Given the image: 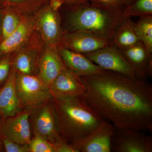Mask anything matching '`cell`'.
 Instances as JSON below:
<instances>
[{
  "label": "cell",
  "instance_id": "obj_3",
  "mask_svg": "<svg viewBox=\"0 0 152 152\" xmlns=\"http://www.w3.org/2000/svg\"><path fill=\"white\" fill-rule=\"evenodd\" d=\"M69 7L64 27L68 32L91 33L110 42L116 31L125 18L124 9H110L94 4L87 1Z\"/></svg>",
  "mask_w": 152,
  "mask_h": 152
},
{
  "label": "cell",
  "instance_id": "obj_13",
  "mask_svg": "<svg viewBox=\"0 0 152 152\" xmlns=\"http://www.w3.org/2000/svg\"><path fill=\"white\" fill-rule=\"evenodd\" d=\"M57 48L66 67L76 75L86 77L101 73L104 70L83 54L62 47Z\"/></svg>",
  "mask_w": 152,
  "mask_h": 152
},
{
  "label": "cell",
  "instance_id": "obj_30",
  "mask_svg": "<svg viewBox=\"0 0 152 152\" xmlns=\"http://www.w3.org/2000/svg\"><path fill=\"white\" fill-rule=\"evenodd\" d=\"M64 2V4L71 5L83 2L88 0H62Z\"/></svg>",
  "mask_w": 152,
  "mask_h": 152
},
{
  "label": "cell",
  "instance_id": "obj_9",
  "mask_svg": "<svg viewBox=\"0 0 152 152\" xmlns=\"http://www.w3.org/2000/svg\"><path fill=\"white\" fill-rule=\"evenodd\" d=\"M110 45L109 41L91 33L63 31L58 46L85 54Z\"/></svg>",
  "mask_w": 152,
  "mask_h": 152
},
{
  "label": "cell",
  "instance_id": "obj_20",
  "mask_svg": "<svg viewBox=\"0 0 152 152\" xmlns=\"http://www.w3.org/2000/svg\"><path fill=\"white\" fill-rule=\"evenodd\" d=\"M22 12L8 7H4L2 13L0 41L12 34L21 22Z\"/></svg>",
  "mask_w": 152,
  "mask_h": 152
},
{
  "label": "cell",
  "instance_id": "obj_4",
  "mask_svg": "<svg viewBox=\"0 0 152 152\" xmlns=\"http://www.w3.org/2000/svg\"><path fill=\"white\" fill-rule=\"evenodd\" d=\"M16 88L22 108H36L52 99L48 88L37 76L17 72Z\"/></svg>",
  "mask_w": 152,
  "mask_h": 152
},
{
  "label": "cell",
  "instance_id": "obj_16",
  "mask_svg": "<svg viewBox=\"0 0 152 152\" xmlns=\"http://www.w3.org/2000/svg\"><path fill=\"white\" fill-rule=\"evenodd\" d=\"M16 70L12 66L8 77L0 90V114L5 118L17 115L22 108L16 88Z\"/></svg>",
  "mask_w": 152,
  "mask_h": 152
},
{
  "label": "cell",
  "instance_id": "obj_29",
  "mask_svg": "<svg viewBox=\"0 0 152 152\" xmlns=\"http://www.w3.org/2000/svg\"><path fill=\"white\" fill-rule=\"evenodd\" d=\"M49 4L53 10L59 12L64 2L62 0H50Z\"/></svg>",
  "mask_w": 152,
  "mask_h": 152
},
{
  "label": "cell",
  "instance_id": "obj_21",
  "mask_svg": "<svg viewBox=\"0 0 152 152\" xmlns=\"http://www.w3.org/2000/svg\"><path fill=\"white\" fill-rule=\"evenodd\" d=\"M134 28L140 42L152 54V15L140 17L134 23Z\"/></svg>",
  "mask_w": 152,
  "mask_h": 152
},
{
  "label": "cell",
  "instance_id": "obj_31",
  "mask_svg": "<svg viewBox=\"0 0 152 152\" xmlns=\"http://www.w3.org/2000/svg\"><path fill=\"white\" fill-rule=\"evenodd\" d=\"M4 6L0 4V30H1V22L2 13Z\"/></svg>",
  "mask_w": 152,
  "mask_h": 152
},
{
  "label": "cell",
  "instance_id": "obj_10",
  "mask_svg": "<svg viewBox=\"0 0 152 152\" xmlns=\"http://www.w3.org/2000/svg\"><path fill=\"white\" fill-rule=\"evenodd\" d=\"M48 90L52 98L64 99L83 96L86 88L80 77L67 68L53 81Z\"/></svg>",
  "mask_w": 152,
  "mask_h": 152
},
{
  "label": "cell",
  "instance_id": "obj_2",
  "mask_svg": "<svg viewBox=\"0 0 152 152\" xmlns=\"http://www.w3.org/2000/svg\"><path fill=\"white\" fill-rule=\"evenodd\" d=\"M61 138L80 149L104 120L88 105L82 96L64 99L52 98Z\"/></svg>",
  "mask_w": 152,
  "mask_h": 152
},
{
  "label": "cell",
  "instance_id": "obj_5",
  "mask_svg": "<svg viewBox=\"0 0 152 152\" xmlns=\"http://www.w3.org/2000/svg\"><path fill=\"white\" fill-rule=\"evenodd\" d=\"M152 152V137L132 128L114 126L111 152Z\"/></svg>",
  "mask_w": 152,
  "mask_h": 152
},
{
  "label": "cell",
  "instance_id": "obj_1",
  "mask_svg": "<svg viewBox=\"0 0 152 152\" xmlns=\"http://www.w3.org/2000/svg\"><path fill=\"white\" fill-rule=\"evenodd\" d=\"M82 96L104 119L118 128L152 131V86L145 80L104 70L80 77Z\"/></svg>",
  "mask_w": 152,
  "mask_h": 152
},
{
  "label": "cell",
  "instance_id": "obj_23",
  "mask_svg": "<svg viewBox=\"0 0 152 152\" xmlns=\"http://www.w3.org/2000/svg\"><path fill=\"white\" fill-rule=\"evenodd\" d=\"M50 0H0V4L18 10L23 13L38 10Z\"/></svg>",
  "mask_w": 152,
  "mask_h": 152
},
{
  "label": "cell",
  "instance_id": "obj_7",
  "mask_svg": "<svg viewBox=\"0 0 152 152\" xmlns=\"http://www.w3.org/2000/svg\"><path fill=\"white\" fill-rule=\"evenodd\" d=\"M35 109L37 110L34 112L32 124L34 135L39 136L52 144L63 140L58 130L52 99Z\"/></svg>",
  "mask_w": 152,
  "mask_h": 152
},
{
  "label": "cell",
  "instance_id": "obj_28",
  "mask_svg": "<svg viewBox=\"0 0 152 152\" xmlns=\"http://www.w3.org/2000/svg\"><path fill=\"white\" fill-rule=\"evenodd\" d=\"M53 145L54 152H79L74 146L64 140Z\"/></svg>",
  "mask_w": 152,
  "mask_h": 152
},
{
  "label": "cell",
  "instance_id": "obj_25",
  "mask_svg": "<svg viewBox=\"0 0 152 152\" xmlns=\"http://www.w3.org/2000/svg\"><path fill=\"white\" fill-rule=\"evenodd\" d=\"M135 0H96V4L110 9H124Z\"/></svg>",
  "mask_w": 152,
  "mask_h": 152
},
{
  "label": "cell",
  "instance_id": "obj_15",
  "mask_svg": "<svg viewBox=\"0 0 152 152\" xmlns=\"http://www.w3.org/2000/svg\"><path fill=\"white\" fill-rule=\"evenodd\" d=\"M137 75L145 80L152 76V54L150 53L141 42L132 47L120 50Z\"/></svg>",
  "mask_w": 152,
  "mask_h": 152
},
{
  "label": "cell",
  "instance_id": "obj_17",
  "mask_svg": "<svg viewBox=\"0 0 152 152\" xmlns=\"http://www.w3.org/2000/svg\"><path fill=\"white\" fill-rule=\"evenodd\" d=\"M26 45L16 52L14 57L12 58V66L17 72L37 76L39 58L42 50H40L38 46H28Z\"/></svg>",
  "mask_w": 152,
  "mask_h": 152
},
{
  "label": "cell",
  "instance_id": "obj_11",
  "mask_svg": "<svg viewBox=\"0 0 152 152\" xmlns=\"http://www.w3.org/2000/svg\"><path fill=\"white\" fill-rule=\"evenodd\" d=\"M66 69L57 47L45 45L41 50L37 75L44 86L48 88L53 81Z\"/></svg>",
  "mask_w": 152,
  "mask_h": 152
},
{
  "label": "cell",
  "instance_id": "obj_12",
  "mask_svg": "<svg viewBox=\"0 0 152 152\" xmlns=\"http://www.w3.org/2000/svg\"><path fill=\"white\" fill-rule=\"evenodd\" d=\"M36 28L35 18L23 16L20 26L12 34L0 41V58L11 55L25 46Z\"/></svg>",
  "mask_w": 152,
  "mask_h": 152
},
{
  "label": "cell",
  "instance_id": "obj_22",
  "mask_svg": "<svg viewBox=\"0 0 152 152\" xmlns=\"http://www.w3.org/2000/svg\"><path fill=\"white\" fill-rule=\"evenodd\" d=\"M125 17L152 15V0H135L123 10Z\"/></svg>",
  "mask_w": 152,
  "mask_h": 152
},
{
  "label": "cell",
  "instance_id": "obj_32",
  "mask_svg": "<svg viewBox=\"0 0 152 152\" xmlns=\"http://www.w3.org/2000/svg\"><path fill=\"white\" fill-rule=\"evenodd\" d=\"M89 1L92 3V4H96V0H88Z\"/></svg>",
  "mask_w": 152,
  "mask_h": 152
},
{
  "label": "cell",
  "instance_id": "obj_27",
  "mask_svg": "<svg viewBox=\"0 0 152 152\" xmlns=\"http://www.w3.org/2000/svg\"><path fill=\"white\" fill-rule=\"evenodd\" d=\"M3 143L7 152H30L28 144H19L5 137L3 140Z\"/></svg>",
  "mask_w": 152,
  "mask_h": 152
},
{
  "label": "cell",
  "instance_id": "obj_26",
  "mask_svg": "<svg viewBox=\"0 0 152 152\" xmlns=\"http://www.w3.org/2000/svg\"><path fill=\"white\" fill-rule=\"evenodd\" d=\"M12 65V57L11 55L0 58V83L6 81L10 74Z\"/></svg>",
  "mask_w": 152,
  "mask_h": 152
},
{
  "label": "cell",
  "instance_id": "obj_14",
  "mask_svg": "<svg viewBox=\"0 0 152 152\" xmlns=\"http://www.w3.org/2000/svg\"><path fill=\"white\" fill-rule=\"evenodd\" d=\"M29 118L28 112H20L9 117L3 126L2 132L5 137L19 144H28L31 139Z\"/></svg>",
  "mask_w": 152,
  "mask_h": 152
},
{
  "label": "cell",
  "instance_id": "obj_24",
  "mask_svg": "<svg viewBox=\"0 0 152 152\" xmlns=\"http://www.w3.org/2000/svg\"><path fill=\"white\" fill-rule=\"evenodd\" d=\"M28 146L30 152H54L53 144L39 136H34Z\"/></svg>",
  "mask_w": 152,
  "mask_h": 152
},
{
  "label": "cell",
  "instance_id": "obj_6",
  "mask_svg": "<svg viewBox=\"0 0 152 152\" xmlns=\"http://www.w3.org/2000/svg\"><path fill=\"white\" fill-rule=\"evenodd\" d=\"M36 28L46 45L58 46L63 32L59 12L53 10L49 2L38 9Z\"/></svg>",
  "mask_w": 152,
  "mask_h": 152
},
{
  "label": "cell",
  "instance_id": "obj_18",
  "mask_svg": "<svg viewBox=\"0 0 152 152\" xmlns=\"http://www.w3.org/2000/svg\"><path fill=\"white\" fill-rule=\"evenodd\" d=\"M114 126L104 120L99 126L84 143L81 152H111V142Z\"/></svg>",
  "mask_w": 152,
  "mask_h": 152
},
{
  "label": "cell",
  "instance_id": "obj_19",
  "mask_svg": "<svg viewBox=\"0 0 152 152\" xmlns=\"http://www.w3.org/2000/svg\"><path fill=\"white\" fill-rule=\"evenodd\" d=\"M140 42L134 30V22L131 18L126 17L114 34L111 45L120 50H123Z\"/></svg>",
  "mask_w": 152,
  "mask_h": 152
},
{
  "label": "cell",
  "instance_id": "obj_8",
  "mask_svg": "<svg viewBox=\"0 0 152 152\" xmlns=\"http://www.w3.org/2000/svg\"><path fill=\"white\" fill-rule=\"evenodd\" d=\"M83 55L103 69L139 78L120 50L111 45Z\"/></svg>",
  "mask_w": 152,
  "mask_h": 152
}]
</instances>
